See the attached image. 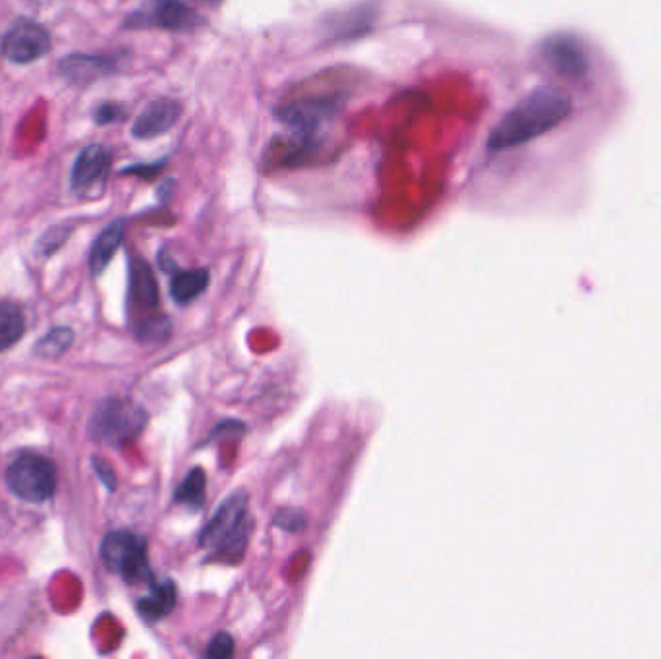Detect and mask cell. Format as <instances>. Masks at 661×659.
Wrapping results in <instances>:
<instances>
[{"label": "cell", "mask_w": 661, "mask_h": 659, "mask_svg": "<svg viewBox=\"0 0 661 659\" xmlns=\"http://www.w3.org/2000/svg\"><path fill=\"white\" fill-rule=\"evenodd\" d=\"M169 329L171 327L165 317H147L136 329V337L142 343H155V341H161V337H167Z\"/></svg>", "instance_id": "21"}, {"label": "cell", "mask_w": 661, "mask_h": 659, "mask_svg": "<svg viewBox=\"0 0 661 659\" xmlns=\"http://www.w3.org/2000/svg\"><path fill=\"white\" fill-rule=\"evenodd\" d=\"M70 234H72V229L64 227V225H58V227L43 232V236L37 242V254H41V256L55 254L57 250L64 246V242L68 240Z\"/></svg>", "instance_id": "20"}, {"label": "cell", "mask_w": 661, "mask_h": 659, "mask_svg": "<svg viewBox=\"0 0 661 659\" xmlns=\"http://www.w3.org/2000/svg\"><path fill=\"white\" fill-rule=\"evenodd\" d=\"M343 105V97L337 95L310 97L277 107L275 116L292 130V134L310 140H321V132L331 126L335 116L341 113Z\"/></svg>", "instance_id": "6"}, {"label": "cell", "mask_w": 661, "mask_h": 659, "mask_svg": "<svg viewBox=\"0 0 661 659\" xmlns=\"http://www.w3.org/2000/svg\"><path fill=\"white\" fill-rule=\"evenodd\" d=\"M101 559L109 571L122 576L128 584L153 580L147 559V542L134 532H109L101 542Z\"/></svg>", "instance_id": "4"}, {"label": "cell", "mask_w": 661, "mask_h": 659, "mask_svg": "<svg viewBox=\"0 0 661 659\" xmlns=\"http://www.w3.org/2000/svg\"><path fill=\"white\" fill-rule=\"evenodd\" d=\"M26 333V316L14 302H0V352L20 343Z\"/></svg>", "instance_id": "17"}, {"label": "cell", "mask_w": 661, "mask_h": 659, "mask_svg": "<svg viewBox=\"0 0 661 659\" xmlns=\"http://www.w3.org/2000/svg\"><path fill=\"white\" fill-rule=\"evenodd\" d=\"M542 58L559 76L582 80L590 70V58L584 43L573 33H553L542 41Z\"/></svg>", "instance_id": "9"}, {"label": "cell", "mask_w": 661, "mask_h": 659, "mask_svg": "<svg viewBox=\"0 0 661 659\" xmlns=\"http://www.w3.org/2000/svg\"><path fill=\"white\" fill-rule=\"evenodd\" d=\"M6 486L26 503H47L57 493V466L39 455H22L6 470Z\"/></svg>", "instance_id": "5"}, {"label": "cell", "mask_w": 661, "mask_h": 659, "mask_svg": "<svg viewBox=\"0 0 661 659\" xmlns=\"http://www.w3.org/2000/svg\"><path fill=\"white\" fill-rule=\"evenodd\" d=\"M147 426V412L128 399H107L89 418V437L101 445L120 449L140 437Z\"/></svg>", "instance_id": "2"}, {"label": "cell", "mask_w": 661, "mask_h": 659, "mask_svg": "<svg viewBox=\"0 0 661 659\" xmlns=\"http://www.w3.org/2000/svg\"><path fill=\"white\" fill-rule=\"evenodd\" d=\"M209 287V271L207 269H194V271H180L171 279V296L176 304H190Z\"/></svg>", "instance_id": "16"}, {"label": "cell", "mask_w": 661, "mask_h": 659, "mask_svg": "<svg viewBox=\"0 0 661 659\" xmlns=\"http://www.w3.org/2000/svg\"><path fill=\"white\" fill-rule=\"evenodd\" d=\"M202 24V16L182 0H145L126 18V28L194 31Z\"/></svg>", "instance_id": "7"}, {"label": "cell", "mask_w": 661, "mask_h": 659, "mask_svg": "<svg viewBox=\"0 0 661 659\" xmlns=\"http://www.w3.org/2000/svg\"><path fill=\"white\" fill-rule=\"evenodd\" d=\"M182 116V105L171 97H161L145 105L132 124V136L136 140H153L171 132Z\"/></svg>", "instance_id": "11"}, {"label": "cell", "mask_w": 661, "mask_h": 659, "mask_svg": "<svg viewBox=\"0 0 661 659\" xmlns=\"http://www.w3.org/2000/svg\"><path fill=\"white\" fill-rule=\"evenodd\" d=\"M111 171V153L101 144H89L78 153L72 172L70 188L80 196L101 194L105 180Z\"/></svg>", "instance_id": "10"}, {"label": "cell", "mask_w": 661, "mask_h": 659, "mask_svg": "<svg viewBox=\"0 0 661 659\" xmlns=\"http://www.w3.org/2000/svg\"><path fill=\"white\" fill-rule=\"evenodd\" d=\"M573 111V101L557 86H542L520 99L491 130L489 151H507L530 144L565 122Z\"/></svg>", "instance_id": "1"}, {"label": "cell", "mask_w": 661, "mask_h": 659, "mask_svg": "<svg viewBox=\"0 0 661 659\" xmlns=\"http://www.w3.org/2000/svg\"><path fill=\"white\" fill-rule=\"evenodd\" d=\"M130 302L140 310H155L159 304L157 281L144 259L130 261Z\"/></svg>", "instance_id": "15"}, {"label": "cell", "mask_w": 661, "mask_h": 659, "mask_svg": "<svg viewBox=\"0 0 661 659\" xmlns=\"http://www.w3.org/2000/svg\"><path fill=\"white\" fill-rule=\"evenodd\" d=\"M124 229H126L124 219H115L95 238V242L89 250V271L93 277H99L115 258V254L124 240Z\"/></svg>", "instance_id": "13"}, {"label": "cell", "mask_w": 661, "mask_h": 659, "mask_svg": "<svg viewBox=\"0 0 661 659\" xmlns=\"http://www.w3.org/2000/svg\"><path fill=\"white\" fill-rule=\"evenodd\" d=\"M275 524L287 532H300L306 526V518L296 509H285L275 516Z\"/></svg>", "instance_id": "23"}, {"label": "cell", "mask_w": 661, "mask_h": 659, "mask_svg": "<svg viewBox=\"0 0 661 659\" xmlns=\"http://www.w3.org/2000/svg\"><path fill=\"white\" fill-rule=\"evenodd\" d=\"M205 2H209V4H211V6H217V4H219V2H221V0H205Z\"/></svg>", "instance_id": "27"}, {"label": "cell", "mask_w": 661, "mask_h": 659, "mask_svg": "<svg viewBox=\"0 0 661 659\" xmlns=\"http://www.w3.org/2000/svg\"><path fill=\"white\" fill-rule=\"evenodd\" d=\"M232 654H234V640L227 632H219L207 648V658L211 659H227Z\"/></svg>", "instance_id": "22"}, {"label": "cell", "mask_w": 661, "mask_h": 659, "mask_svg": "<svg viewBox=\"0 0 661 659\" xmlns=\"http://www.w3.org/2000/svg\"><path fill=\"white\" fill-rule=\"evenodd\" d=\"M91 466H93V472L97 474V478L103 482V486L109 489V491H115L116 476L113 466L107 460L101 459V457H93L91 459Z\"/></svg>", "instance_id": "25"}, {"label": "cell", "mask_w": 661, "mask_h": 659, "mask_svg": "<svg viewBox=\"0 0 661 659\" xmlns=\"http://www.w3.org/2000/svg\"><path fill=\"white\" fill-rule=\"evenodd\" d=\"M176 605V588L169 578L151 580L149 590L142 600L136 603L138 613L149 623H157L171 615Z\"/></svg>", "instance_id": "14"}, {"label": "cell", "mask_w": 661, "mask_h": 659, "mask_svg": "<svg viewBox=\"0 0 661 659\" xmlns=\"http://www.w3.org/2000/svg\"><path fill=\"white\" fill-rule=\"evenodd\" d=\"M115 60L99 55L72 53L58 62L60 76L74 86H87L115 72Z\"/></svg>", "instance_id": "12"}, {"label": "cell", "mask_w": 661, "mask_h": 659, "mask_svg": "<svg viewBox=\"0 0 661 659\" xmlns=\"http://www.w3.org/2000/svg\"><path fill=\"white\" fill-rule=\"evenodd\" d=\"M53 47L49 31L37 22L20 20L14 28L8 29L0 41V55L12 64L26 66L45 57Z\"/></svg>", "instance_id": "8"}, {"label": "cell", "mask_w": 661, "mask_h": 659, "mask_svg": "<svg viewBox=\"0 0 661 659\" xmlns=\"http://www.w3.org/2000/svg\"><path fill=\"white\" fill-rule=\"evenodd\" d=\"M122 116H124V113H122V107L116 105V103H101V105L93 111V120H95V124H99V126L115 124V122H118Z\"/></svg>", "instance_id": "24"}, {"label": "cell", "mask_w": 661, "mask_h": 659, "mask_svg": "<svg viewBox=\"0 0 661 659\" xmlns=\"http://www.w3.org/2000/svg\"><path fill=\"white\" fill-rule=\"evenodd\" d=\"M165 161H159V163H147V165H134V167H128L120 174H134V176H142V178H151L155 176L157 172L163 169Z\"/></svg>", "instance_id": "26"}, {"label": "cell", "mask_w": 661, "mask_h": 659, "mask_svg": "<svg viewBox=\"0 0 661 659\" xmlns=\"http://www.w3.org/2000/svg\"><path fill=\"white\" fill-rule=\"evenodd\" d=\"M250 530L252 522L248 518V495L244 491H236L211 516L209 524L203 528L200 544L215 547L223 555L232 553L238 557L246 547Z\"/></svg>", "instance_id": "3"}, {"label": "cell", "mask_w": 661, "mask_h": 659, "mask_svg": "<svg viewBox=\"0 0 661 659\" xmlns=\"http://www.w3.org/2000/svg\"><path fill=\"white\" fill-rule=\"evenodd\" d=\"M74 343V331L70 327H55L35 343V356L43 360H58Z\"/></svg>", "instance_id": "18"}, {"label": "cell", "mask_w": 661, "mask_h": 659, "mask_svg": "<svg viewBox=\"0 0 661 659\" xmlns=\"http://www.w3.org/2000/svg\"><path fill=\"white\" fill-rule=\"evenodd\" d=\"M174 499L190 509H202L205 501V474L202 468L190 470V474L182 480V484L174 491Z\"/></svg>", "instance_id": "19"}]
</instances>
